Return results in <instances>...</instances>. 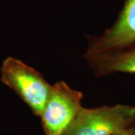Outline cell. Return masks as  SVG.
<instances>
[{
    "label": "cell",
    "mask_w": 135,
    "mask_h": 135,
    "mask_svg": "<svg viewBox=\"0 0 135 135\" xmlns=\"http://www.w3.org/2000/svg\"><path fill=\"white\" fill-rule=\"evenodd\" d=\"M84 58L96 77L116 73L135 74V43L106 52L85 53Z\"/></svg>",
    "instance_id": "cell-5"
},
{
    "label": "cell",
    "mask_w": 135,
    "mask_h": 135,
    "mask_svg": "<svg viewBox=\"0 0 135 135\" xmlns=\"http://www.w3.org/2000/svg\"><path fill=\"white\" fill-rule=\"evenodd\" d=\"M1 80L35 115L41 116L52 89L41 73L19 59L9 56L2 65Z\"/></svg>",
    "instance_id": "cell-1"
},
{
    "label": "cell",
    "mask_w": 135,
    "mask_h": 135,
    "mask_svg": "<svg viewBox=\"0 0 135 135\" xmlns=\"http://www.w3.org/2000/svg\"><path fill=\"white\" fill-rule=\"evenodd\" d=\"M113 135H135V128L131 126L130 128L122 131L120 132H118L116 134Z\"/></svg>",
    "instance_id": "cell-6"
},
{
    "label": "cell",
    "mask_w": 135,
    "mask_h": 135,
    "mask_svg": "<svg viewBox=\"0 0 135 135\" xmlns=\"http://www.w3.org/2000/svg\"><path fill=\"white\" fill-rule=\"evenodd\" d=\"M135 106L82 107L63 135H113L132 126Z\"/></svg>",
    "instance_id": "cell-2"
},
{
    "label": "cell",
    "mask_w": 135,
    "mask_h": 135,
    "mask_svg": "<svg viewBox=\"0 0 135 135\" xmlns=\"http://www.w3.org/2000/svg\"><path fill=\"white\" fill-rule=\"evenodd\" d=\"M82 92L64 81L53 86L41 115L47 135H63L82 108Z\"/></svg>",
    "instance_id": "cell-3"
},
{
    "label": "cell",
    "mask_w": 135,
    "mask_h": 135,
    "mask_svg": "<svg viewBox=\"0 0 135 135\" xmlns=\"http://www.w3.org/2000/svg\"><path fill=\"white\" fill-rule=\"evenodd\" d=\"M86 53L122 48L135 43V0H125L116 22L100 36L88 37Z\"/></svg>",
    "instance_id": "cell-4"
}]
</instances>
